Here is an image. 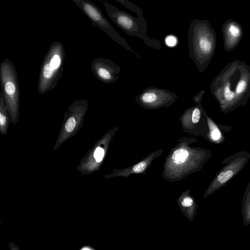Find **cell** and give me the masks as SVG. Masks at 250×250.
<instances>
[{"mask_svg": "<svg viewBox=\"0 0 250 250\" xmlns=\"http://www.w3.org/2000/svg\"><path fill=\"white\" fill-rule=\"evenodd\" d=\"M241 214L244 226L250 225V181L244 193L241 206Z\"/></svg>", "mask_w": 250, "mask_h": 250, "instance_id": "cell-14", "label": "cell"}, {"mask_svg": "<svg viewBox=\"0 0 250 250\" xmlns=\"http://www.w3.org/2000/svg\"><path fill=\"white\" fill-rule=\"evenodd\" d=\"M146 164L145 162H141L134 166L133 170L135 173L142 172L146 167Z\"/></svg>", "mask_w": 250, "mask_h": 250, "instance_id": "cell-20", "label": "cell"}, {"mask_svg": "<svg viewBox=\"0 0 250 250\" xmlns=\"http://www.w3.org/2000/svg\"><path fill=\"white\" fill-rule=\"evenodd\" d=\"M11 114L8 111L2 91L0 92V132L1 135L7 133L9 123L11 122Z\"/></svg>", "mask_w": 250, "mask_h": 250, "instance_id": "cell-13", "label": "cell"}, {"mask_svg": "<svg viewBox=\"0 0 250 250\" xmlns=\"http://www.w3.org/2000/svg\"><path fill=\"white\" fill-rule=\"evenodd\" d=\"M205 93L204 89L201 90L199 92L193 97V100L197 103H199L201 101L202 97Z\"/></svg>", "mask_w": 250, "mask_h": 250, "instance_id": "cell-22", "label": "cell"}, {"mask_svg": "<svg viewBox=\"0 0 250 250\" xmlns=\"http://www.w3.org/2000/svg\"><path fill=\"white\" fill-rule=\"evenodd\" d=\"M72 1L91 21L93 26L99 28L116 43L133 53L138 58L141 59V57L129 46L125 39L114 29L100 9L93 2L89 0Z\"/></svg>", "mask_w": 250, "mask_h": 250, "instance_id": "cell-6", "label": "cell"}, {"mask_svg": "<svg viewBox=\"0 0 250 250\" xmlns=\"http://www.w3.org/2000/svg\"><path fill=\"white\" fill-rule=\"evenodd\" d=\"M177 98V96L175 93L168 89L148 87L137 96L135 99L142 104L156 106L170 103Z\"/></svg>", "mask_w": 250, "mask_h": 250, "instance_id": "cell-10", "label": "cell"}, {"mask_svg": "<svg viewBox=\"0 0 250 250\" xmlns=\"http://www.w3.org/2000/svg\"><path fill=\"white\" fill-rule=\"evenodd\" d=\"M65 52L63 43L53 42L41 65L38 83V92L45 94L55 88L62 77Z\"/></svg>", "mask_w": 250, "mask_h": 250, "instance_id": "cell-3", "label": "cell"}, {"mask_svg": "<svg viewBox=\"0 0 250 250\" xmlns=\"http://www.w3.org/2000/svg\"><path fill=\"white\" fill-rule=\"evenodd\" d=\"M250 159V153L245 150L239 151L226 157L221 164L225 166L216 173L208 189V195L219 189L238 174Z\"/></svg>", "mask_w": 250, "mask_h": 250, "instance_id": "cell-8", "label": "cell"}, {"mask_svg": "<svg viewBox=\"0 0 250 250\" xmlns=\"http://www.w3.org/2000/svg\"><path fill=\"white\" fill-rule=\"evenodd\" d=\"M166 44L170 47H173L177 45L178 40L176 36L172 35L167 36L165 39Z\"/></svg>", "mask_w": 250, "mask_h": 250, "instance_id": "cell-19", "label": "cell"}, {"mask_svg": "<svg viewBox=\"0 0 250 250\" xmlns=\"http://www.w3.org/2000/svg\"><path fill=\"white\" fill-rule=\"evenodd\" d=\"M106 11L109 19L127 35L142 40L147 46L160 50L159 40L150 38L147 35V22L144 17H136L121 10L109 2L99 0Z\"/></svg>", "mask_w": 250, "mask_h": 250, "instance_id": "cell-4", "label": "cell"}, {"mask_svg": "<svg viewBox=\"0 0 250 250\" xmlns=\"http://www.w3.org/2000/svg\"><path fill=\"white\" fill-rule=\"evenodd\" d=\"M193 204V200L189 197L185 198L182 202V205L185 207L191 206Z\"/></svg>", "mask_w": 250, "mask_h": 250, "instance_id": "cell-21", "label": "cell"}, {"mask_svg": "<svg viewBox=\"0 0 250 250\" xmlns=\"http://www.w3.org/2000/svg\"><path fill=\"white\" fill-rule=\"evenodd\" d=\"M89 153H92L93 158L97 163L102 162L104 155V148L100 146L96 147L92 152L90 151Z\"/></svg>", "mask_w": 250, "mask_h": 250, "instance_id": "cell-17", "label": "cell"}, {"mask_svg": "<svg viewBox=\"0 0 250 250\" xmlns=\"http://www.w3.org/2000/svg\"><path fill=\"white\" fill-rule=\"evenodd\" d=\"M207 118L209 127V136L211 141L217 144L223 143L225 140L224 133L229 131L231 129V127L216 124L209 117L207 116Z\"/></svg>", "mask_w": 250, "mask_h": 250, "instance_id": "cell-12", "label": "cell"}, {"mask_svg": "<svg viewBox=\"0 0 250 250\" xmlns=\"http://www.w3.org/2000/svg\"><path fill=\"white\" fill-rule=\"evenodd\" d=\"M81 250H95L89 246L83 247Z\"/></svg>", "mask_w": 250, "mask_h": 250, "instance_id": "cell-24", "label": "cell"}, {"mask_svg": "<svg viewBox=\"0 0 250 250\" xmlns=\"http://www.w3.org/2000/svg\"><path fill=\"white\" fill-rule=\"evenodd\" d=\"M131 11L135 13L138 17H143V12L141 9L128 0H115Z\"/></svg>", "mask_w": 250, "mask_h": 250, "instance_id": "cell-16", "label": "cell"}, {"mask_svg": "<svg viewBox=\"0 0 250 250\" xmlns=\"http://www.w3.org/2000/svg\"><path fill=\"white\" fill-rule=\"evenodd\" d=\"M10 250H21L19 247L13 242L8 243Z\"/></svg>", "mask_w": 250, "mask_h": 250, "instance_id": "cell-23", "label": "cell"}, {"mask_svg": "<svg viewBox=\"0 0 250 250\" xmlns=\"http://www.w3.org/2000/svg\"><path fill=\"white\" fill-rule=\"evenodd\" d=\"M188 41L189 56L202 73L210 63L215 52V32L207 20L195 19L189 25Z\"/></svg>", "mask_w": 250, "mask_h": 250, "instance_id": "cell-2", "label": "cell"}, {"mask_svg": "<svg viewBox=\"0 0 250 250\" xmlns=\"http://www.w3.org/2000/svg\"><path fill=\"white\" fill-rule=\"evenodd\" d=\"M210 88L223 113L245 105L250 98V66L240 60L229 62L213 79Z\"/></svg>", "mask_w": 250, "mask_h": 250, "instance_id": "cell-1", "label": "cell"}, {"mask_svg": "<svg viewBox=\"0 0 250 250\" xmlns=\"http://www.w3.org/2000/svg\"><path fill=\"white\" fill-rule=\"evenodd\" d=\"M0 81L5 103L11 116V122L16 124L20 117V89L15 65L5 59L0 64Z\"/></svg>", "mask_w": 250, "mask_h": 250, "instance_id": "cell-5", "label": "cell"}, {"mask_svg": "<svg viewBox=\"0 0 250 250\" xmlns=\"http://www.w3.org/2000/svg\"><path fill=\"white\" fill-rule=\"evenodd\" d=\"M202 110L198 106L194 107L192 111V121L196 124L199 122L201 117Z\"/></svg>", "mask_w": 250, "mask_h": 250, "instance_id": "cell-18", "label": "cell"}, {"mask_svg": "<svg viewBox=\"0 0 250 250\" xmlns=\"http://www.w3.org/2000/svg\"><path fill=\"white\" fill-rule=\"evenodd\" d=\"M222 31L225 50L229 52L234 50L242 40L243 28L237 21L229 19L223 23Z\"/></svg>", "mask_w": 250, "mask_h": 250, "instance_id": "cell-11", "label": "cell"}, {"mask_svg": "<svg viewBox=\"0 0 250 250\" xmlns=\"http://www.w3.org/2000/svg\"><path fill=\"white\" fill-rule=\"evenodd\" d=\"M93 75L105 83H114L119 79L120 67L110 59H95L90 64Z\"/></svg>", "mask_w": 250, "mask_h": 250, "instance_id": "cell-9", "label": "cell"}, {"mask_svg": "<svg viewBox=\"0 0 250 250\" xmlns=\"http://www.w3.org/2000/svg\"><path fill=\"white\" fill-rule=\"evenodd\" d=\"M87 108L86 100H78L71 104L64 114L62 127L53 150L59 147L66 140L75 135L83 126Z\"/></svg>", "mask_w": 250, "mask_h": 250, "instance_id": "cell-7", "label": "cell"}, {"mask_svg": "<svg viewBox=\"0 0 250 250\" xmlns=\"http://www.w3.org/2000/svg\"><path fill=\"white\" fill-rule=\"evenodd\" d=\"M188 156V151L184 148L175 150L172 155V160L174 163L180 165L184 162Z\"/></svg>", "mask_w": 250, "mask_h": 250, "instance_id": "cell-15", "label": "cell"}]
</instances>
